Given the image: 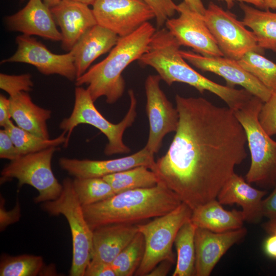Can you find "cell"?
<instances>
[{
    "instance_id": "45",
    "label": "cell",
    "mask_w": 276,
    "mask_h": 276,
    "mask_svg": "<svg viewBox=\"0 0 276 276\" xmlns=\"http://www.w3.org/2000/svg\"><path fill=\"white\" fill-rule=\"evenodd\" d=\"M263 9H276V0H263Z\"/></svg>"
},
{
    "instance_id": "35",
    "label": "cell",
    "mask_w": 276,
    "mask_h": 276,
    "mask_svg": "<svg viewBox=\"0 0 276 276\" xmlns=\"http://www.w3.org/2000/svg\"><path fill=\"white\" fill-rule=\"evenodd\" d=\"M153 10L158 28L177 12V5L172 0H143Z\"/></svg>"
},
{
    "instance_id": "20",
    "label": "cell",
    "mask_w": 276,
    "mask_h": 276,
    "mask_svg": "<svg viewBox=\"0 0 276 276\" xmlns=\"http://www.w3.org/2000/svg\"><path fill=\"white\" fill-rule=\"evenodd\" d=\"M250 184L235 172L220 191L217 199L222 205L238 204L242 209L245 221L257 223L264 217L262 201L267 191L256 189Z\"/></svg>"
},
{
    "instance_id": "28",
    "label": "cell",
    "mask_w": 276,
    "mask_h": 276,
    "mask_svg": "<svg viewBox=\"0 0 276 276\" xmlns=\"http://www.w3.org/2000/svg\"><path fill=\"white\" fill-rule=\"evenodd\" d=\"M4 129L8 132L21 156L52 147H58L64 144L66 140L65 131L56 138L43 139L14 125L12 121Z\"/></svg>"
},
{
    "instance_id": "43",
    "label": "cell",
    "mask_w": 276,
    "mask_h": 276,
    "mask_svg": "<svg viewBox=\"0 0 276 276\" xmlns=\"http://www.w3.org/2000/svg\"><path fill=\"white\" fill-rule=\"evenodd\" d=\"M219 1L225 2L226 4L228 9L232 8L235 2H239L240 3H245L249 4L255 6L256 7L263 9V0H217Z\"/></svg>"
},
{
    "instance_id": "1",
    "label": "cell",
    "mask_w": 276,
    "mask_h": 276,
    "mask_svg": "<svg viewBox=\"0 0 276 276\" xmlns=\"http://www.w3.org/2000/svg\"><path fill=\"white\" fill-rule=\"evenodd\" d=\"M178 125L152 170L192 210L212 200L247 157L245 131L229 107L175 96Z\"/></svg>"
},
{
    "instance_id": "38",
    "label": "cell",
    "mask_w": 276,
    "mask_h": 276,
    "mask_svg": "<svg viewBox=\"0 0 276 276\" xmlns=\"http://www.w3.org/2000/svg\"><path fill=\"white\" fill-rule=\"evenodd\" d=\"M271 193L262 201L263 216L268 219L276 217V182Z\"/></svg>"
},
{
    "instance_id": "18",
    "label": "cell",
    "mask_w": 276,
    "mask_h": 276,
    "mask_svg": "<svg viewBox=\"0 0 276 276\" xmlns=\"http://www.w3.org/2000/svg\"><path fill=\"white\" fill-rule=\"evenodd\" d=\"M5 24L10 31L29 36L36 35L53 41L62 39L51 8L42 0H29L22 9L7 16Z\"/></svg>"
},
{
    "instance_id": "25",
    "label": "cell",
    "mask_w": 276,
    "mask_h": 276,
    "mask_svg": "<svg viewBox=\"0 0 276 276\" xmlns=\"http://www.w3.org/2000/svg\"><path fill=\"white\" fill-rule=\"evenodd\" d=\"M243 22L253 32L258 46L276 52V13L240 3Z\"/></svg>"
},
{
    "instance_id": "12",
    "label": "cell",
    "mask_w": 276,
    "mask_h": 276,
    "mask_svg": "<svg viewBox=\"0 0 276 276\" xmlns=\"http://www.w3.org/2000/svg\"><path fill=\"white\" fill-rule=\"evenodd\" d=\"M92 6L97 24L120 37L132 33L155 18L153 10L143 0H97Z\"/></svg>"
},
{
    "instance_id": "46",
    "label": "cell",
    "mask_w": 276,
    "mask_h": 276,
    "mask_svg": "<svg viewBox=\"0 0 276 276\" xmlns=\"http://www.w3.org/2000/svg\"><path fill=\"white\" fill-rule=\"evenodd\" d=\"M62 1V0H43V2L51 8L58 4Z\"/></svg>"
},
{
    "instance_id": "42",
    "label": "cell",
    "mask_w": 276,
    "mask_h": 276,
    "mask_svg": "<svg viewBox=\"0 0 276 276\" xmlns=\"http://www.w3.org/2000/svg\"><path fill=\"white\" fill-rule=\"evenodd\" d=\"M192 10L203 15L206 8L201 0H182Z\"/></svg>"
},
{
    "instance_id": "4",
    "label": "cell",
    "mask_w": 276,
    "mask_h": 276,
    "mask_svg": "<svg viewBox=\"0 0 276 276\" xmlns=\"http://www.w3.org/2000/svg\"><path fill=\"white\" fill-rule=\"evenodd\" d=\"M155 31L153 25L147 22L132 33L120 37L104 60L76 79V86L87 85V89L94 102L99 98L105 97L107 103H116L125 90L123 72L147 51Z\"/></svg>"
},
{
    "instance_id": "32",
    "label": "cell",
    "mask_w": 276,
    "mask_h": 276,
    "mask_svg": "<svg viewBox=\"0 0 276 276\" xmlns=\"http://www.w3.org/2000/svg\"><path fill=\"white\" fill-rule=\"evenodd\" d=\"M44 263L41 256L21 255L5 256L0 263L1 276H36L43 270Z\"/></svg>"
},
{
    "instance_id": "17",
    "label": "cell",
    "mask_w": 276,
    "mask_h": 276,
    "mask_svg": "<svg viewBox=\"0 0 276 276\" xmlns=\"http://www.w3.org/2000/svg\"><path fill=\"white\" fill-rule=\"evenodd\" d=\"M247 230L240 228L216 233L197 227L195 234V276H209L216 265L234 244L242 240Z\"/></svg>"
},
{
    "instance_id": "2",
    "label": "cell",
    "mask_w": 276,
    "mask_h": 276,
    "mask_svg": "<svg viewBox=\"0 0 276 276\" xmlns=\"http://www.w3.org/2000/svg\"><path fill=\"white\" fill-rule=\"evenodd\" d=\"M180 47L166 28L159 29L155 31L147 51L139 61L154 69L168 85L181 82L194 87L201 94L208 91L222 99L233 111L242 107L254 96L244 88L221 85L197 72L181 55Z\"/></svg>"
},
{
    "instance_id": "31",
    "label": "cell",
    "mask_w": 276,
    "mask_h": 276,
    "mask_svg": "<svg viewBox=\"0 0 276 276\" xmlns=\"http://www.w3.org/2000/svg\"><path fill=\"white\" fill-rule=\"evenodd\" d=\"M239 64L272 92H276V63L255 51L238 60Z\"/></svg>"
},
{
    "instance_id": "15",
    "label": "cell",
    "mask_w": 276,
    "mask_h": 276,
    "mask_svg": "<svg viewBox=\"0 0 276 276\" xmlns=\"http://www.w3.org/2000/svg\"><path fill=\"white\" fill-rule=\"evenodd\" d=\"M180 53L186 61L196 68L222 77L228 86H242L263 102L267 101L271 95L272 91L246 71L238 60L224 56H204L190 51L180 50Z\"/></svg>"
},
{
    "instance_id": "3",
    "label": "cell",
    "mask_w": 276,
    "mask_h": 276,
    "mask_svg": "<svg viewBox=\"0 0 276 276\" xmlns=\"http://www.w3.org/2000/svg\"><path fill=\"white\" fill-rule=\"evenodd\" d=\"M182 203L178 196L161 182L151 188L116 194L101 201L83 206L86 221L93 231L111 224H134L165 215Z\"/></svg>"
},
{
    "instance_id": "6",
    "label": "cell",
    "mask_w": 276,
    "mask_h": 276,
    "mask_svg": "<svg viewBox=\"0 0 276 276\" xmlns=\"http://www.w3.org/2000/svg\"><path fill=\"white\" fill-rule=\"evenodd\" d=\"M130 105L123 120L117 124L108 121L98 110L90 95L87 89L76 86L75 89V102L70 117L63 119L59 127L66 132V140L63 146H68V142L74 128L78 125L86 124L99 129L107 139L108 142L104 150L107 156L118 154H126L131 151L123 140L127 128L132 126L137 113V101L132 90L128 91Z\"/></svg>"
},
{
    "instance_id": "36",
    "label": "cell",
    "mask_w": 276,
    "mask_h": 276,
    "mask_svg": "<svg viewBox=\"0 0 276 276\" xmlns=\"http://www.w3.org/2000/svg\"><path fill=\"white\" fill-rule=\"evenodd\" d=\"M21 156L8 132L4 128L0 130V157L10 161Z\"/></svg>"
},
{
    "instance_id": "24",
    "label": "cell",
    "mask_w": 276,
    "mask_h": 276,
    "mask_svg": "<svg viewBox=\"0 0 276 276\" xmlns=\"http://www.w3.org/2000/svg\"><path fill=\"white\" fill-rule=\"evenodd\" d=\"M190 220L197 227L216 233L240 228L245 221L242 211L226 210L217 199L193 210Z\"/></svg>"
},
{
    "instance_id": "21",
    "label": "cell",
    "mask_w": 276,
    "mask_h": 276,
    "mask_svg": "<svg viewBox=\"0 0 276 276\" xmlns=\"http://www.w3.org/2000/svg\"><path fill=\"white\" fill-rule=\"evenodd\" d=\"M138 232L134 224H111L93 231L90 261L111 264Z\"/></svg>"
},
{
    "instance_id": "33",
    "label": "cell",
    "mask_w": 276,
    "mask_h": 276,
    "mask_svg": "<svg viewBox=\"0 0 276 276\" xmlns=\"http://www.w3.org/2000/svg\"><path fill=\"white\" fill-rule=\"evenodd\" d=\"M34 83L32 76L28 73L19 75L0 74V88L7 93L9 97L20 92H29L32 89Z\"/></svg>"
},
{
    "instance_id": "9",
    "label": "cell",
    "mask_w": 276,
    "mask_h": 276,
    "mask_svg": "<svg viewBox=\"0 0 276 276\" xmlns=\"http://www.w3.org/2000/svg\"><path fill=\"white\" fill-rule=\"evenodd\" d=\"M58 147H52L29 153L12 160L1 171V180L16 178L18 187L30 185L36 189L38 195L35 203L45 202L57 198L62 190L52 169V159Z\"/></svg>"
},
{
    "instance_id": "39",
    "label": "cell",
    "mask_w": 276,
    "mask_h": 276,
    "mask_svg": "<svg viewBox=\"0 0 276 276\" xmlns=\"http://www.w3.org/2000/svg\"><path fill=\"white\" fill-rule=\"evenodd\" d=\"M10 111V100L4 95H0V126L5 128L12 121Z\"/></svg>"
},
{
    "instance_id": "47",
    "label": "cell",
    "mask_w": 276,
    "mask_h": 276,
    "mask_svg": "<svg viewBox=\"0 0 276 276\" xmlns=\"http://www.w3.org/2000/svg\"><path fill=\"white\" fill-rule=\"evenodd\" d=\"M76 2H80L83 4H85L87 5H93L94 3L97 1V0H73Z\"/></svg>"
},
{
    "instance_id": "19",
    "label": "cell",
    "mask_w": 276,
    "mask_h": 276,
    "mask_svg": "<svg viewBox=\"0 0 276 276\" xmlns=\"http://www.w3.org/2000/svg\"><path fill=\"white\" fill-rule=\"evenodd\" d=\"M51 11L61 30L62 47L68 52L86 31L97 24L92 9L80 2L62 0Z\"/></svg>"
},
{
    "instance_id": "29",
    "label": "cell",
    "mask_w": 276,
    "mask_h": 276,
    "mask_svg": "<svg viewBox=\"0 0 276 276\" xmlns=\"http://www.w3.org/2000/svg\"><path fill=\"white\" fill-rule=\"evenodd\" d=\"M73 185L82 206L101 201L116 194L102 177H75Z\"/></svg>"
},
{
    "instance_id": "5",
    "label": "cell",
    "mask_w": 276,
    "mask_h": 276,
    "mask_svg": "<svg viewBox=\"0 0 276 276\" xmlns=\"http://www.w3.org/2000/svg\"><path fill=\"white\" fill-rule=\"evenodd\" d=\"M263 103L253 96L234 112L245 131L250 153L251 164L245 180L267 189L273 188L276 182V141L259 122V114Z\"/></svg>"
},
{
    "instance_id": "7",
    "label": "cell",
    "mask_w": 276,
    "mask_h": 276,
    "mask_svg": "<svg viewBox=\"0 0 276 276\" xmlns=\"http://www.w3.org/2000/svg\"><path fill=\"white\" fill-rule=\"evenodd\" d=\"M62 190L55 200L43 203L42 208L52 215H63L71 231L73 258L70 275L84 276L91 259L93 231L85 218L83 207L74 191L73 180L62 181Z\"/></svg>"
},
{
    "instance_id": "27",
    "label": "cell",
    "mask_w": 276,
    "mask_h": 276,
    "mask_svg": "<svg viewBox=\"0 0 276 276\" xmlns=\"http://www.w3.org/2000/svg\"><path fill=\"white\" fill-rule=\"evenodd\" d=\"M102 178L110 185L115 194L153 187L159 182L157 174L144 166H137Z\"/></svg>"
},
{
    "instance_id": "11",
    "label": "cell",
    "mask_w": 276,
    "mask_h": 276,
    "mask_svg": "<svg viewBox=\"0 0 276 276\" xmlns=\"http://www.w3.org/2000/svg\"><path fill=\"white\" fill-rule=\"evenodd\" d=\"M158 75H149L145 82L146 111L149 130L145 147L152 154L157 153L164 137L177 130L179 114L160 87Z\"/></svg>"
},
{
    "instance_id": "41",
    "label": "cell",
    "mask_w": 276,
    "mask_h": 276,
    "mask_svg": "<svg viewBox=\"0 0 276 276\" xmlns=\"http://www.w3.org/2000/svg\"><path fill=\"white\" fill-rule=\"evenodd\" d=\"M264 249L268 257L276 259V234H270L266 239Z\"/></svg>"
},
{
    "instance_id": "40",
    "label": "cell",
    "mask_w": 276,
    "mask_h": 276,
    "mask_svg": "<svg viewBox=\"0 0 276 276\" xmlns=\"http://www.w3.org/2000/svg\"><path fill=\"white\" fill-rule=\"evenodd\" d=\"M173 263L165 260L159 263L147 276H166L169 273Z\"/></svg>"
},
{
    "instance_id": "8",
    "label": "cell",
    "mask_w": 276,
    "mask_h": 276,
    "mask_svg": "<svg viewBox=\"0 0 276 276\" xmlns=\"http://www.w3.org/2000/svg\"><path fill=\"white\" fill-rule=\"evenodd\" d=\"M192 210L182 202L169 213L153 221L137 224L138 231L144 236L145 253L134 275H147L161 261L168 260L174 263L172 246L182 225L191 219Z\"/></svg>"
},
{
    "instance_id": "30",
    "label": "cell",
    "mask_w": 276,
    "mask_h": 276,
    "mask_svg": "<svg viewBox=\"0 0 276 276\" xmlns=\"http://www.w3.org/2000/svg\"><path fill=\"white\" fill-rule=\"evenodd\" d=\"M145 249L144 236L138 231L132 241L111 263L117 276L134 275L143 260Z\"/></svg>"
},
{
    "instance_id": "22",
    "label": "cell",
    "mask_w": 276,
    "mask_h": 276,
    "mask_svg": "<svg viewBox=\"0 0 276 276\" xmlns=\"http://www.w3.org/2000/svg\"><path fill=\"white\" fill-rule=\"evenodd\" d=\"M119 38L113 32L98 24L86 31L71 50L77 78L84 74L97 58L111 50Z\"/></svg>"
},
{
    "instance_id": "34",
    "label": "cell",
    "mask_w": 276,
    "mask_h": 276,
    "mask_svg": "<svg viewBox=\"0 0 276 276\" xmlns=\"http://www.w3.org/2000/svg\"><path fill=\"white\" fill-rule=\"evenodd\" d=\"M259 122L270 136L276 135V92L264 102L259 114Z\"/></svg>"
},
{
    "instance_id": "16",
    "label": "cell",
    "mask_w": 276,
    "mask_h": 276,
    "mask_svg": "<svg viewBox=\"0 0 276 276\" xmlns=\"http://www.w3.org/2000/svg\"><path fill=\"white\" fill-rule=\"evenodd\" d=\"M154 154L145 147L126 156L107 160L78 159L61 157L60 167L75 177H103L137 166H144L151 170L155 160Z\"/></svg>"
},
{
    "instance_id": "44",
    "label": "cell",
    "mask_w": 276,
    "mask_h": 276,
    "mask_svg": "<svg viewBox=\"0 0 276 276\" xmlns=\"http://www.w3.org/2000/svg\"><path fill=\"white\" fill-rule=\"evenodd\" d=\"M262 227L269 235L276 234V217L269 218L262 224Z\"/></svg>"
},
{
    "instance_id": "26",
    "label": "cell",
    "mask_w": 276,
    "mask_h": 276,
    "mask_svg": "<svg viewBox=\"0 0 276 276\" xmlns=\"http://www.w3.org/2000/svg\"><path fill=\"white\" fill-rule=\"evenodd\" d=\"M196 228L197 226L190 219L178 231L174 243L177 258L172 276L195 275V234Z\"/></svg>"
},
{
    "instance_id": "37",
    "label": "cell",
    "mask_w": 276,
    "mask_h": 276,
    "mask_svg": "<svg viewBox=\"0 0 276 276\" xmlns=\"http://www.w3.org/2000/svg\"><path fill=\"white\" fill-rule=\"evenodd\" d=\"M84 276H117L111 264L90 261Z\"/></svg>"
},
{
    "instance_id": "13",
    "label": "cell",
    "mask_w": 276,
    "mask_h": 276,
    "mask_svg": "<svg viewBox=\"0 0 276 276\" xmlns=\"http://www.w3.org/2000/svg\"><path fill=\"white\" fill-rule=\"evenodd\" d=\"M17 45L15 53L5 59L1 63L20 62L34 66L45 75L57 74L73 81L77 78L74 57L71 51L64 54H56L43 44L31 36L22 35L16 37Z\"/></svg>"
},
{
    "instance_id": "10",
    "label": "cell",
    "mask_w": 276,
    "mask_h": 276,
    "mask_svg": "<svg viewBox=\"0 0 276 276\" xmlns=\"http://www.w3.org/2000/svg\"><path fill=\"white\" fill-rule=\"evenodd\" d=\"M203 16L224 57L239 60L249 51L264 54L253 32L234 13L210 2Z\"/></svg>"
},
{
    "instance_id": "23",
    "label": "cell",
    "mask_w": 276,
    "mask_h": 276,
    "mask_svg": "<svg viewBox=\"0 0 276 276\" xmlns=\"http://www.w3.org/2000/svg\"><path fill=\"white\" fill-rule=\"evenodd\" d=\"M9 98L11 117L17 126L40 137L50 139L47 121L51 117V110L34 103L28 92Z\"/></svg>"
},
{
    "instance_id": "14",
    "label": "cell",
    "mask_w": 276,
    "mask_h": 276,
    "mask_svg": "<svg viewBox=\"0 0 276 276\" xmlns=\"http://www.w3.org/2000/svg\"><path fill=\"white\" fill-rule=\"evenodd\" d=\"M177 12L179 16L168 19L165 25L181 46L190 47L204 56H224L203 15L192 10L183 1L177 5Z\"/></svg>"
}]
</instances>
